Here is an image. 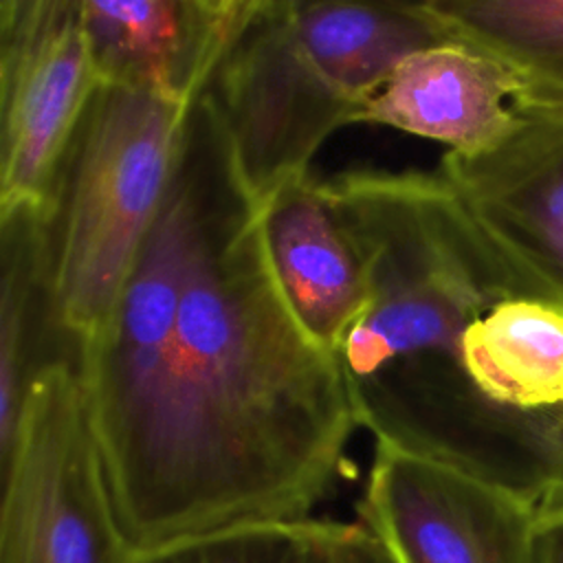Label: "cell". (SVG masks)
Here are the masks:
<instances>
[{
  "label": "cell",
  "mask_w": 563,
  "mask_h": 563,
  "mask_svg": "<svg viewBox=\"0 0 563 563\" xmlns=\"http://www.w3.org/2000/svg\"><path fill=\"white\" fill-rule=\"evenodd\" d=\"M306 521L213 532L130 552L123 563H288Z\"/></svg>",
  "instance_id": "obj_14"
},
{
  "label": "cell",
  "mask_w": 563,
  "mask_h": 563,
  "mask_svg": "<svg viewBox=\"0 0 563 563\" xmlns=\"http://www.w3.org/2000/svg\"><path fill=\"white\" fill-rule=\"evenodd\" d=\"M189 110L125 86L92 92L51 220V323L75 352L112 312L165 202Z\"/></svg>",
  "instance_id": "obj_4"
},
{
  "label": "cell",
  "mask_w": 563,
  "mask_h": 563,
  "mask_svg": "<svg viewBox=\"0 0 563 563\" xmlns=\"http://www.w3.org/2000/svg\"><path fill=\"white\" fill-rule=\"evenodd\" d=\"M95 88L81 0L0 2V216H53Z\"/></svg>",
  "instance_id": "obj_6"
},
{
  "label": "cell",
  "mask_w": 563,
  "mask_h": 563,
  "mask_svg": "<svg viewBox=\"0 0 563 563\" xmlns=\"http://www.w3.org/2000/svg\"><path fill=\"white\" fill-rule=\"evenodd\" d=\"M440 174L486 233L563 306V108H526L497 145L446 152Z\"/></svg>",
  "instance_id": "obj_8"
},
{
  "label": "cell",
  "mask_w": 563,
  "mask_h": 563,
  "mask_svg": "<svg viewBox=\"0 0 563 563\" xmlns=\"http://www.w3.org/2000/svg\"><path fill=\"white\" fill-rule=\"evenodd\" d=\"M537 563H563V504L539 512Z\"/></svg>",
  "instance_id": "obj_16"
},
{
  "label": "cell",
  "mask_w": 563,
  "mask_h": 563,
  "mask_svg": "<svg viewBox=\"0 0 563 563\" xmlns=\"http://www.w3.org/2000/svg\"><path fill=\"white\" fill-rule=\"evenodd\" d=\"M453 37L420 2L255 0L202 95L262 202L310 174L330 134L409 53Z\"/></svg>",
  "instance_id": "obj_3"
},
{
  "label": "cell",
  "mask_w": 563,
  "mask_h": 563,
  "mask_svg": "<svg viewBox=\"0 0 563 563\" xmlns=\"http://www.w3.org/2000/svg\"><path fill=\"white\" fill-rule=\"evenodd\" d=\"M367 282L336 350L358 427L543 512L563 504V306L446 178L323 180Z\"/></svg>",
  "instance_id": "obj_2"
},
{
  "label": "cell",
  "mask_w": 563,
  "mask_h": 563,
  "mask_svg": "<svg viewBox=\"0 0 563 563\" xmlns=\"http://www.w3.org/2000/svg\"><path fill=\"white\" fill-rule=\"evenodd\" d=\"M51 220L35 211L0 216L2 295H0V449L11 440L33 363L40 321L51 323L48 264Z\"/></svg>",
  "instance_id": "obj_13"
},
{
  "label": "cell",
  "mask_w": 563,
  "mask_h": 563,
  "mask_svg": "<svg viewBox=\"0 0 563 563\" xmlns=\"http://www.w3.org/2000/svg\"><path fill=\"white\" fill-rule=\"evenodd\" d=\"M288 563H394L363 521L308 519Z\"/></svg>",
  "instance_id": "obj_15"
},
{
  "label": "cell",
  "mask_w": 563,
  "mask_h": 563,
  "mask_svg": "<svg viewBox=\"0 0 563 563\" xmlns=\"http://www.w3.org/2000/svg\"><path fill=\"white\" fill-rule=\"evenodd\" d=\"M255 0H81L97 84L194 106Z\"/></svg>",
  "instance_id": "obj_9"
},
{
  "label": "cell",
  "mask_w": 563,
  "mask_h": 563,
  "mask_svg": "<svg viewBox=\"0 0 563 563\" xmlns=\"http://www.w3.org/2000/svg\"><path fill=\"white\" fill-rule=\"evenodd\" d=\"M457 40L475 44L523 81L530 108H563V0H424Z\"/></svg>",
  "instance_id": "obj_12"
},
{
  "label": "cell",
  "mask_w": 563,
  "mask_h": 563,
  "mask_svg": "<svg viewBox=\"0 0 563 563\" xmlns=\"http://www.w3.org/2000/svg\"><path fill=\"white\" fill-rule=\"evenodd\" d=\"M530 108L523 81L488 51L457 37L402 57L363 103L356 123L389 125L455 154L497 145Z\"/></svg>",
  "instance_id": "obj_10"
},
{
  "label": "cell",
  "mask_w": 563,
  "mask_h": 563,
  "mask_svg": "<svg viewBox=\"0 0 563 563\" xmlns=\"http://www.w3.org/2000/svg\"><path fill=\"white\" fill-rule=\"evenodd\" d=\"M262 233L279 288L301 328L336 354L363 314L367 282L323 180L297 176L262 202Z\"/></svg>",
  "instance_id": "obj_11"
},
{
  "label": "cell",
  "mask_w": 563,
  "mask_h": 563,
  "mask_svg": "<svg viewBox=\"0 0 563 563\" xmlns=\"http://www.w3.org/2000/svg\"><path fill=\"white\" fill-rule=\"evenodd\" d=\"M0 473V563H123L130 554L70 358L31 374Z\"/></svg>",
  "instance_id": "obj_5"
},
{
  "label": "cell",
  "mask_w": 563,
  "mask_h": 563,
  "mask_svg": "<svg viewBox=\"0 0 563 563\" xmlns=\"http://www.w3.org/2000/svg\"><path fill=\"white\" fill-rule=\"evenodd\" d=\"M128 552L312 519L358 427L290 310L233 143L200 95L165 202L73 356Z\"/></svg>",
  "instance_id": "obj_1"
},
{
  "label": "cell",
  "mask_w": 563,
  "mask_h": 563,
  "mask_svg": "<svg viewBox=\"0 0 563 563\" xmlns=\"http://www.w3.org/2000/svg\"><path fill=\"white\" fill-rule=\"evenodd\" d=\"M358 521L394 563H537L539 510L389 444L374 449Z\"/></svg>",
  "instance_id": "obj_7"
}]
</instances>
